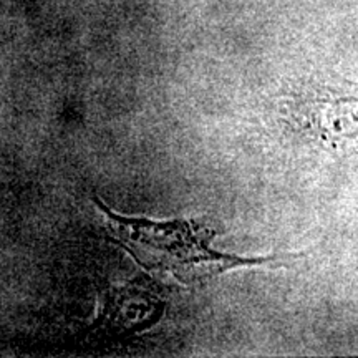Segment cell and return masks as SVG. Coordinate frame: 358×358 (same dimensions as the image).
Returning a JSON list of instances; mask_svg holds the SVG:
<instances>
[{"instance_id": "cell-1", "label": "cell", "mask_w": 358, "mask_h": 358, "mask_svg": "<svg viewBox=\"0 0 358 358\" xmlns=\"http://www.w3.org/2000/svg\"><path fill=\"white\" fill-rule=\"evenodd\" d=\"M98 208L105 213L111 236L136 257L138 264L173 274L181 282L208 279L226 268L256 262L213 250L209 248L213 234L191 222H151L122 217L101 203Z\"/></svg>"}]
</instances>
